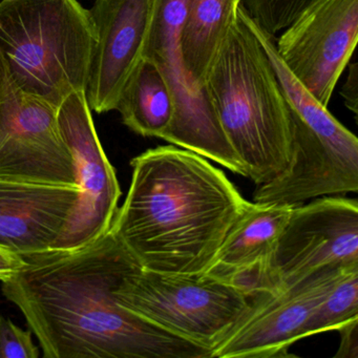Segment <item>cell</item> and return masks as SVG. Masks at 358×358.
Here are the masks:
<instances>
[{
	"label": "cell",
	"instance_id": "12",
	"mask_svg": "<svg viewBox=\"0 0 358 358\" xmlns=\"http://www.w3.org/2000/svg\"><path fill=\"white\" fill-rule=\"evenodd\" d=\"M162 0H95L90 10L97 45L85 97L92 112L116 110L127 83L148 57Z\"/></svg>",
	"mask_w": 358,
	"mask_h": 358
},
{
	"label": "cell",
	"instance_id": "11",
	"mask_svg": "<svg viewBox=\"0 0 358 358\" xmlns=\"http://www.w3.org/2000/svg\"><path fill=\"white\" fill-rule=\"evenodd\" d=\"M58 122L76 167L79 198L55 250H74L108 232L121 196L116 171L96 131L85 93H73L58 108Z\"/></svg>",
	"mask_w": 358,
	"mask_h": 358
},
{
	"label": "cell",
	"instance_id": "1",
	"mask_svg": "<svg viewBox=\"0 0 358 358\" xmlns=\"http://www.w3.org/2000/svg\"><path fill=\"white\" fill-rule=\"evenodd\" d=\"M22 257L26 265L1 291L45 358H211L210 350L117 301V289L140 265L110 230L81 248Z\"/></svg>",
	"mask_w": 358,
	"mask_h": 358
},
{
	"label": "cell",
	"instance_id": "16",
	"mask_svg": "<svg viewBox=\"0 0 358 358\" xmlns=\"http://www.w3.org/2000/svg\"><path fill=\"white\" fill-rule=\"evenodd\" d=\"M242 0H187L180 47L194 89L202 91L211 66L238 17Z\"/></svg>",
	"mask_w": 358,
	"mask_h": 358
},
{
	"label": "cell",
	"instance_id": "21",
	"mask_svg": "<svg viewBox=\"0 0 358 358\" xmlns=\"http://www.w3.org/2000/svg\"><path fill=\"white\" fill-rule=\"evenodd\" d=\"M341 343L334 358H358V320L339 328Z\"/></svg>",
	"mask_w": 358,
	"mask_h": 358
},
{
	"label": "cell",
	"instance_id": "5",
	"mask_svg": "<svg viewBox=\"0 0 358 358\" xmlns=\"http://www.w3.org/2000/svg\"><path fill=\"white\" fill-rule=\"evenodd\" d=\"M245 18L269 57L292 124L288 166L257 186L253 202L294 206L310 199L357 192V138L291 74L276 52L274 37L259 29L248 14Z\"/></svg>",
	"mask_w": 358,
	"mask_h": 358
},
{
	"label": "cell",
	"instance_id": "8",
	"mask_svg": "<svg viewBox=\"0 0 358 358\" xmlns=\"http://www.w3.org/2000/svg\"><path fill=\"white\" fill-rule=\"evenodd\" d=\"M0 179L78 186L74 158L60 131L57 106L20 90L1 54Z\"/></svg>",
	"mask_w": 358,
	"mask_h": 358
},
{
	"label": "cell",
	"instance_id": "17",
	"mask_svg": "<svg viewBox=\"0 0 358 358\" xmlns=\"http://www.w3.org/2000/svg\"><path fill=\"white\" fill-rule=\"evenodd\" d=\"M116 110L123 124L143 137L162 138L175 115V102L166 78L156 62L145 58L131 77Z\"/></svg>",
	"mask_w": 358,
	"mask_h": 358
},
{
	"label": "cell",
	"instance_id": "14",
	"mask_svg": "<svg viewBox=\"0 0 358 358\" xmlns=\"http://www.w3.org/2000/svg\"><path fill=\"white\" fill-rule=\"evenodd\" d=\"M79 192L78 186L0 179V245L22 257L51 250Z\"/></svg>",
	"mask_w": 358,
	"mask_h": 358
},
{
	"label": "cell",
	"instance_id": "2",
	"mask_svg": "<svg viewBox=\"0 0 358 358\" xmlns=\"http://www.w3.org/2000/svg\"><path fill=\"white\" fill-rule=\"evenodd\" d=\"M131 164L110 231L143 269L204 273L247 201L208 159L176 145L146 150Z\"/></svg>",
	"mask_w": 358,
	"mask_h": 358
},
{
	"label": "cell",
	"instance_id": "22",
	"mask_svg": "<svg viewBox=\"0 0 358 358\" xmlns=\"http://www.w3.org/2000/svg\"><path fill=\"white\" fill-rule=\"evenodd\" d=\"M26 259L15 251L0 245V280L7 282L20 273Z\"/></svg>",
	"mask_w": 358,
	"mask_h": 358
},
{
	"label": "cell",
	"instance_id": "6",
	"mask_svg": "<svg viewBox=\"0 0 358 358\" xmlns=\"http://www.w3.org/2000/svg\"><path fill=\"white\" fill-rule=\"evenodd\" d=\"M115 296L129 311L210 350L213 358V350L250 309L255 294L206 273H161L138 266Z\"/></svg>",
	"mask_w": 358,
	"mask_h": 358
},
{
	"label": "cell",
	"instance_id": "7",
	"mask_svg": "<svg viewBox=\"0 0 358 358\" xmlns=\"http://www.w3.org/2000/svg\"><path fill=\"white\" fill-rule=\"evenodd\" d=\"M358 264V203L327 196L295 205L270 257L261 292L286 290L326 268Z\"/></svg>",
	"mask_w": 358,
	"mask_h": 358
},
{
	"label": "cell",
	"instance_id": "3",
	"mask_svg": "<svg viewBox=\"0 0 358 358\" xmlns=\"http://www.w3.org/2000/svg\"><path fill=\"white\" fill-rule=\"evenodd\" d=\"M204 89L228 142L246 169V178L259 186L282 173L292 152L290 114L242 3Z\"/></svg>",
	"mask_w": 358,
	"mask_h": 358
},
{
	"label": "cell",
	"instance_id": "15",
	"mask_svg": "<svg viewBox=\"0 0 358 358\" xmlns=\"http://www.w3.org/2000/svg\"><path fill=\"white\" fill-rule=\"evenodd\" d=\"M292 208L247 201L204 273L249 294L261 292L266 267Z\"/></svg>",
	"mask_w": 358,
	"mask_h": 358
},
{
	"label": "cell",
	"instance_id": "9",
	"mask_svg": "<svg viewBox=\"0 0 358 358\" xmlns=\"http://www.w3.org/2000/svg\"><path fill=\"white\" fill-rule=\"evenodd\" d=\"M186 10L187 0H162L148 49V57L162 71L175 102L173 122L161 139L247 177L246 169L228 142L206 91L194 89L184 66L180 38Z\"/></svg>",
	"mask_w": 358,
	"mask_h": 358
},
{
	"label": "cell",
	"instance_id": "18",
	"mask_svg": "<svg viewBox=\"0 0 358 358\" xmlns=\"http://www.w3.org/2000/svg\"><path fill=\"white\" fill-rule=\"evenodd\" d=\"M358 320V265L351 266L312 312L301 338L338 330Z\"/></svg>",
	"mask_w": 358,
	"mask_h": 358
},
{
	"label": "cell",
	"instance_id": "10",
	"mask_svg": "<svg viewBox=\"0 0 358 358\" xmlns=\"http://www.w3.org/2000/svg\"><path fill=\"white\" fill-rule=\"evenodd\" d=\"M275 43L282 64L328 108L358 41V0H312Z\"/></svg>",
	"mask_w": 358,
	"mask_h": 358
},
{
	"label": "cell",
	"instance_id": "19",
	"mask_svg": "<svg viewBox=\"0 0 358 358\" xmlns=\"http://www.w3.org/2000/svg\"><path fill=\"white\" fill-rule=\"evenodd\" d=\"M312 0H242V6L259 29L275 38Z\"/></svg>",
	"mask_w": 358,
	"mask_h": 358
},
{
	"label": "cell",
	"instance_id": "4",
	"mask_svg": "<svg viewBox=\"0 0 358 358\" xmlns=\"http://www.w3.org/2000/svg\"><path fill=\"white\" fill-rule=\"evenodd\" d=\"M97 32L78 0H1L0 54L22 91L59 108L85 93Z\"/></svg>",
	"mask_w": 358,
	"mask_h": 358
},
{
	"label": "cell",
	"instance_id": "13",
	"mask_svg": "<svg viewBox=\"0 0 358 358\" xmlns=\"http://www.w3.org/2000/svg\"><path fill=\"white\" fill-rule=\"evenodd\" d=\"M351 266L326 268L286 290L257 293L246 315L213 350V358L290 357L289 348L301 339L312 312Z\"/></svg>",
	"mask_w": 358,
	"mask_h": 358
},
{
	"label": "cell",
	"instance_id": "20",
	"mask_svg": "<svg viewBox=\"0 0 358 358\" xmlns=\"http://www.w3.org/2000/svg\"><path fill=\"white\" fill-rule=\"evenodd\" d=\"M39 348L32 338V330L24 331L11 320L0 315V358H38Z\"/></svg>",
	"mask_w": 358,
	"mask_h": 358
},
{
	"label": "cell",
	"instance_id": "23",
	"mask_svg": "<svg viewBox=\"0 0 358 358\" xmlns=\"http://www.w3.org/2000/svg\"><path fill=\"white\" fill-rule=\"evenodd\" d=\"M341 95L345 98V106L354 114L357 115V64L350 66L349 76L343 85Z\"/></svg>",
	"mask_w": 358,
	"mask_h": 358
}]
</instances>
